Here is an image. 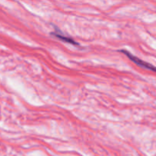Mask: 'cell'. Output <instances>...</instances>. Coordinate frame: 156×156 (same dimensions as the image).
<instances>
[{
	"label": "cell",
	"mask_w": 156,
	"mask_h": 156,
	"mask_svg": "<svg viewBox=\"0 0 156 156\" xmlns=\"http://www.w3.org/2000/svg\"><path fill=\"white\" fill-rule=\"evenodd\" d=\"M120 52H121V53H124V54L126 55L127 57H129V59H130L131 60L133 61V62H134L136 64H137V65L140 66L144 67V68L147 69L152 70V71L156 72V68L155 66H153L151 65V64L148 63V62H144V61H143L142 59H139V58L136 57V56H133V54L130 53L129 51H127V50H120Z\"/></svg>",
	"instance_id": "obj_1"
},
{
	"label": "cell",
	"mask_w": 156,
	"mask_h": 156,
	"mask_svg": "<svg viewBox=\"0 0 156 156\" xmlns=\"http://www.w3.org/2000/svg\"><path fill=\"white\" fill-rule=\"evenodd\" d=\"M52 34L53 35L54 37H57L58 39L61 40V41H64V42H66L69 43V44H74V45H78V43H76L73 38L69 37H66V36H64L59 30H56V32H53L52 33Z\"/></svg>",
	"instance_id": "obj_2"
}]
</instances>
